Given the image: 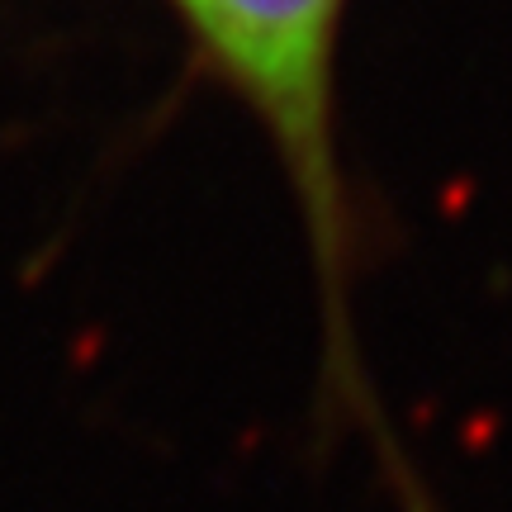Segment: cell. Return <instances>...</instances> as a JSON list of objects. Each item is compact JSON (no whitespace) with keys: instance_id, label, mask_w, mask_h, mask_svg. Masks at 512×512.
<instances>
[{"instance_id":"cell-1","label":"cell","mask_w":512,"mask_h":512,"mask_svg":"<svg viewBox=\"0 0 512 512\" xmlns=\"http://www.w3.org/2000/svg\"><path fill=\"white\" fill-rule=\"evenodd\" d=\"M185 34L228 91L271 133L313 247L328 323V380L337 399L370 418L347 318L351 200L337 152V53L347 0H171Z\"/></svg>"}]
</instances>
